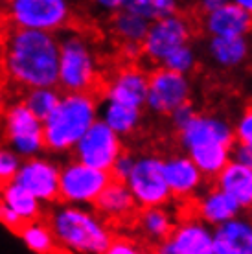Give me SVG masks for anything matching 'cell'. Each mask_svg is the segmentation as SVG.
<instances>
[{
	"mask_svg": "<svg viewBox=\"0 0 252 254\" xmlns=\"http://www.w3.org/2000/svg\"><path fill=\"white\" fill-rule=\"evenodd\" d=\"M61 45L52 33L13 28L6 39V72L13 81L32 89L59 85Z\"/></svg>",
	"mask_w": 252,
	"mask_h": 254,
	"instance_id": "cell-1",
	"label": "cell"
},
{
	"mask_svg": "<svg viewBox=\"0 0 252 254\" xmlns=\"http://www.w3.org/2000/svg\"><path fill=\"white\" fill-rule=\"evenodd\" d=\"M179 144L204 179L215 181L232 162L236 146L234 126L223 116L197 115L183 131H179Z\"/></svg>",
	"mask_w": 252,
	"mask_h": 254,
	"instance_id": "cell-2",
	"label": "cell"
},
{
	"mask_svg": "<svg viewBox=\"0 0 252 254\" xmlns=\"http://www.w3.org/2000/svg\"><path fill=\"white\" fill-rule=\"evenodd\" d=\"M41 221L50 229L61 247L76 254H103L114 240L101 217L76 206L52 210L50 217H43Z\"/></svg>",
	"mask_w": 252,
	"mask_h": 254,
	"instance_id": "cell-3",
	"label": "cell"
},
{
	"mask_svg": "<svg viewBox=\"0 0 252 254\" xmlns=\"http://www.w3.org/2000/svg\"><path fill=\"white\" fill-rule=\"evenodd\" d=\"M94 122V96L64 94L52 116L44 122V146L52 151L76 147Z\"/></svg>",
	"mask_w": 252,
	"mask_h": 254,
	"instance_id": "cell-4",
	"label": "cell"
},
{
	"mask_svg": "<svg viewBox=\"0 0 252 254\" xmlns=\"http://www.w3.org/2000/svg\"><path fill=\"white\" fill-rule=\"evenodd\" d=\"M103 81L96 70L94 58L88 46L79 37H72L61 45L59 85L57 89L66 94H98Z\"/></svg>",
	"mask_w": 252,
	"mask_h": 254,
	"instance_id": "cell-5",
	"label": "cell"
},
{
	"mask_svg": "<svg viewBox=\"0 0 252 254\" xmlns=\"http://www.w3.org/2000/svg\"><path fill=\"white\" fill-rule=\"evenodd\" d=\"M126 185L140 210L166 206L173 199L164 177V159L157 155L138 157Z\"/></svg>",
	"mask_w": 252,
	"mask_h": 254,
	"instance_id": "cell-6",
	"label": "cell"
},
{
	"mask_svg": "<svg viewBox=\"0 0 252 254\" xmlns=\"http://www.w3.org/2000/svg\"><path fill=\"white\" fill-rule=\"evenodd\" d=\"M122 138L103 120H96L76 146L77 162L109 173L114 162L122 157Z\"/></svg>",
	"mask_w": 252,
	"mask_h": 254,
	"instance_id": "cell-7",
	"label": "cell"
},
{
	"mask_svg": "<svg viewBox=\"0 0 252 254\" xmlns=\"http://www.w3.org/2000/svg\"><path fill=\"white\" fill-rule=\"evenodd\" d=\"M113 183L109 172H100L94 168L70 162L61 170L59 179V201L63 203H96V199Z\"/></svg>",
	"mask_w": 252,
	"mask_h": 254,
	"instance_id": "cell-8",
	"label": "cell"
},
{
	"mask_svg": "<svg viewBox=\"0 0 252 254\" xmlns=\"http://www.w3.org/2000/svg\"><path fill=\"white\" fill-rule=\"evenodd\" d=\"M189 39H191V24L181 13L157 20L149 26V32L142 43L144 58L157 66H162L164 59L170 54L189 45Z\"/></svg>",
	"mask_w": 252,
	"mask_h": 254,
	"instance_id": "cell-9",
	"label": "cell"
},
{
	"mask_svg": "<svg viewBox=\"0 0 252 254\" xmlns=\"http://www.w3.org/2000/svg\"><path fill=\"white\" fill-rule=\"evenodd\" d=\"M191 81L188 76L177 74L162 66L149 74V92L145 107L155 115L170 116L173 111L183 107L191 100Z\"/></svg>",
	"mask_w": 252,
	"mask_h": 254,
	"instance_id": "cell-10",
	"label": "cell"
},
{
	"mask_svg": "<svg viewBox=\"0 0 252 254\" xmlns=\"http://www.w3.org/2000/svg\"><path fill=\"white\" fill-rule=\"evenodd\" d=\"M9 17L17 28L50 33L68 22L70 7L64 0H15Z\"/></svg>",
	"mask_w": 252,
	"mask_h": 254,
	"instance_id": "cell-11",
	"label": "cell"
},
{
	"mask_svg": "<svg viewBox=\"0 0 252 254\" xmlns=\"http://www.w3.org/2000/svg\"><path fill=\"white\" fill-rule=\"evenodd\" d=\"M6 136L22 155H35L44 146V124L28 111L24 103H15L6 113Z\"/></svg>",
	"mask_w": 252,
	"mask_h": 254,
	"instance_id": "cell-12",
	"label": "cell"
},
{
	"mask_svg": "<svg viewBox=\"0 0 252 254\" xmlns=\"http://www.w3.org/2000/svg\"><path fill=\"white\" fill-rule=\"evenodd\" d=\"M164 177L171 197L181 201H188V199L195 201L204 190V183H206L201 170L184 153H173L168 159H164Z\"/></svg>",
	"mask_w": 252,
	"mask_h": 254,
	"instance_id": "cell-13",
	"label": "cell"
},
{
	"mask_svg": "<svg viewBox=\"0 0 252 254\" xmlns=\"http://www.w3.org/2000/svg\"><path fill=\"white\" fill-rule=\"evenodd\" d=\"M59 179L61 172L43 159H28L22 162L15 185L30 191L37 201L56 203L59 201Z\"/></svg>",
	"mask_w": 252,
	"mask_h": 254,
	"instance_id": "cell-14",
	"label": "cell"
},
{
	"mask_svg": "<svg viewBox=\"0 0 252 254\" xmlns=\"http://www.w3.org/2000/svg\"><path fill=\"white\" fill-rule=\"evenodd\" d=\"M147 92H149V74L138 66L120 68L111 77V81L105 83V96L109 98V102L140 111L147 103Z\"/></svg>",
	"mask_w": 252,
	"mask_h": 254,
	"instance_id": "cell-15",
	"label": "cell"
},
{
	"mask_svg": "<svg viewBox=\"0 0 252 254\" xmlns=\"http://www.w3.org/2000/svg\"><path fill=\"white\" fill-rule=\"evenodd\" d=\"M202 30L208 37H247L252 32V17L236 2H223L212 13L202 15Z\"/></svg>",
	"mask_w": 252,
	"mask_h": 254,
	"instance_id": "cell-16",
	"label": "cell"
},
{
	"mask_svg": "<svg viewBox=\"0 0 252 254\" xmlns=\"http://www.w3.org/2000/svg\"><path fill=\"white\" fill-rule=\"evenodd\" d=\"M170 242L177 254H208L214 249V229L195 216L177 221Z\"/></svg>",
	"mask_w": 252,
	"mask_h": 254,
	"instance_id": "cell-17",
	"label": "cell"
},
{
	"mask_svg": "<svg viewBox=\"0 0 252 254\" xmlns=\"http://www.w3.org/2000/svg\"><path fill=\"white\" fill-rule=\"evenodd\" d=\"M241 214L243 212L240 206L215 186L204 188L201 195L193 201V216L199 217L212 229H217L221 225L232 221Z\"/></svg>",
	"mask_w": 252,
	"mask_h": 254,
	"instance_id": "cell-18",
	"label": "cell"
},
{
	"mask_svg": "<svg viewBox=\"0 0 252 254\" xmlns=\"http://www.w3.org/2000/svg\"><path fill=\"white\" fill-rule=\"evenodd\" d=\"M214 186L227 193L241 212L252 210V170L232 160L230 164L217 175Z\"/></svg>",
	"mask_w": 252,
	"mask_h": 254,
	"instance_id": "cell-19",
	"label": "cell"
},
{
	"mask_svg": "<svg viewBox=\"0 0 252 254\" xmlns=\"http://www.w3.org/2000/svg\"><path fill=\"white\" fill-rule=\"evenodd\" d=\"M96 212L101 216V219L105 221H124L129 217L136 216L138 204L134 201L131 190L127 188L126 183H118L113 181L111 185L103 190L94 203Z\"/></svg>",
	"mask_w": 252,
	"mask_h": 254,
	"instance_id": "cell-20",
	"label": "cell"
},
{
	"mask_svg": "<svg viewBox=\"0 0 252 254\" xmlns=\"http://www.w3.org/2000/svg\"><path fill=\"white\" fill-rule=\"evenodd\" d=\"M214 247L221 254H252V216L241 214L214 229Z\"/></svg>",
	"mask_w": 252,
	"mask_h": 254,
	"instance_id": "cell-21",
	"label": "cell"
},
{
	"mask_svg": "<svg viewBox=\"0 0 252 254\" xmlns=\"http://www.w3.org/2000/svg\"><path fill=\"white\" fill-rule=\"evenodd\" d=\"M208 58L219 68L232 70L245 63L251 56V45L247 37H210L206 43Z\"/></svg>",
	"mask_w": 252,
	"mask_h": 254,
	"instance_id": "cell-22",
	"label": "cell"
},
{
	"mask_svg": "<svg viewBox=\"0 0 252 254\" xmlns=\"http://www.w3.org/2000/svg\"><path fill=\"white\" fill-rule=\"evenodd\" d=\"M175 216L166 206H155V208H142L136 216V227L140 234L153 245L170 240L175 230Z\"/></svg>",
	"mask_w": 252,
	"mask_h": 254,
	"instance_id": "cell-23",
	"label": "cell"
},
{
	"mask_svg": "<svg viewBox=\"0 0 252 254\" xmlns=\"http://www.w3.org/2000/svg\"><path fill=\"white\" fill-rule=\"evenodd\" d=\"M0 201L9 206V208L19 214L22 219H26L28 223L41 221L43 219V212H41V204L35 197L26 191L24 188H20L19 185H9L6 190L0 191Z\"/></svg>",
	"mask_w": 252,
	"mask_h": 254,
	"instance_id": "cell-24",
	"label": "cell"
},
{
	"mask_svg": "<svg viewBox=\"0 0 252 254\" xmlns=\"http://www.w3.org/2000/svg\"><path fill=\"white\" fill-rule=\"evenodd\" d=\"M149 26L151 24L147 20L140 19L138 15L126 11V9L114 13L113 20H111L113 33L118 39H122V43H138V45H142L147 32H149Z\"/></svg>",
	"mask_w": 252,
	"mask_h": 254,
	"instance_id": "cell-25",
	"label": "cell"
},
{
	"mask_svg": "<svg viewBox=\"0 0 252 254\" xmlns=\"http://www.w3.org/2000/svg\"><path fill=\"white\" fill-rule=\"evenodd\" d=\"M140 118H142V111L134 107H127L120 103L109 102L103 113V122L107 124L118 136H127L132 134L140 126Z\"/></svg>",
	"mask_w": 252,
	"mask_h": 254,
	"instance_id": "cell-26",
	"label": "cell"
},
{
	"mask_svg": "<svg viewBox=\"0 0 252 254\" xmlns=\"http://www.w3.org/2000/svg\"><path fill=\"white\" fill-rule=\"evenodd\" d=\"M122 9L138 15L149 24L157 20L168 19L179 13V4L173 0H126Z\"/></svg>",
	"mask_w": 252,
	"mask_h": 254,
	"instance_id": "cell-27",
	"label": "cell"
},
{
	"mask_svg": "<svg viewBox=\"0 0 252 254\" xmlns=\"http://www.w3.org/2000/svg\"><path fill=\"white\" fill-rule=\"evenodd\" d=\"M63 96L64 94L57 87H52V89H32L26 90V100L22 103L37 120H41L44 124L57 109L59 102L63 100Z\"/></svg>",
	"mask_w": 252,
	"mask_h": 254,
	"instance_id": "cell-28",
	"label": "cell"
},
{
	"mask_svg": "<svg viewBox=\"0 0 252 254\" xmlns=\"http://www.w3.org/2000/svg\"><path fill=\"white\" fill-rule=\"evenodd\" d=\"M195 66H197V52L191 45H186L183 48L175 50L162 63V68L177 72V74H183V76H188L189 72H193Z\"/></svg>",
	"mask_w": 252,
	"mask_h": 254,
	"instance_id": "cell-29",
	"label": "cell"
},
{
	"mask_svg": "<svg viewBox=\"0 0 252 254\" xmlns=\"http://www.w3.org/2000/svg\"><path fill=\"white\" fill-rule=\"evenodd\" d=\"M20 162L17 155L7 149H0V191L6 190L7 186L15 183V179L19 175Z\"/></svg>",
	"mask_w": 252,
	"mask_h": 254,
	"instance_id": "cell-30",
	"label": "cell"
},
{
	"mask_svg": "<svg viewBox=\"0 0 252 254\" xmlns=\"http://www.w3.org/2000/svg\"><path fill=\"white\" fill-rule=\"evenodd\" d=\"M236 144L252 147V107H247L234 124Z\"/></svg>",
	"mask_w": 252,
	"mask_h": 254,
	"instance_id": "cell-31",
	"label": "cell"
},
{
	"mask_svg": "<svg viewBox=\"0 0 252 254\" xmlns=\"http://www.w3.org/2000/svg\"><path fill=\"white\" fill-rule=\"evenodd\" d=\"M0 223H2L9 232H13V234H17V236L22 234V230L28 227V221L22 219L19 214H15V212H13L9 206H6L2 201H0Z\"/></svg>",
	"mask_w": 252,
	"mask_h": 254,
	"instance_id": "cell-32",
	"label": "cell"
},
{
	"mask_svg": "<svg viewBox=\"0 0 252 254\" xmlns=\"http://www.w3.org/2000/svg\"><path fill=\"white\" fill-rule=\"evenodd\" d=\"M136 164V159L132 157L131 153H122V157L116 162H114L113 170H111V175H113V181H118V183H127L129 175L132 173V168Z\"/></svg>",
	"mask_w": 252,
	"mask_h": 254,
	"instance_id": "cell-33",
	"label": "cell"
},
{
	"mask_svg": "<svg viewBox=\"0 0 252 254\" xmlns=\"http://www.w3.org/2000/svg\"><path fill=\"white\" fill-rule=\"evenodd\" d=\"M103 254H151L147 253L144 247H140L136 242H132L129 238H114L113 243Z\"/></svg>",
	"mask_w": 252,
	"mask_h": 254,
	"instance_id": "cell-34",
	"label": "cell"
},
{
	"mask_svg": "<svg viewBox=\"0 0 252 254\" xmlns=\"http://www.w3.org/2000/svg\"><path fill=\"white\" fill-rule=\"evenodd\" d=\"M197 115H199V113L195 111L193 103L189 102V103H186V105H183V107H179L177 111H173L170 115V122H171V126L177 129V133H179V131H183L184 127L188 126Z\"/></svg>",
	"mask_w": 252,
	"mask_h": 254,
	"instance_id": "cell-35",
	"label": "cell"
},
{
	"mask_svg": "<svg viewBox=\"0 0 252 254\" xmlns=\"http://www.w3.org/2000/svg\"><path fill=\"white\" fill-rule=\"evenodd\" d=\"M122 54L129 61H136V59L144 56V50H142V45H138V43H124L122 45Z\"/></svg>",
	"mask_w": 252,
	"mask_h": 254,
	"instance_id": "cell-36",
	"label": "cell"
},
{
	"mask_svg": "<svg viewBox=\"0 0 252 254\" xmlns=\"http://www.w3.org/2000/svg\"><path fill=\"white\" fill-rule=\"evenodd\" d=\"M151 254H177V251H175V247H173V243H171L170 240H166V242L155 245Z\"/></svg>",
	"mask_w": 252,
	"mask_h": 254,
	"instance_id": "cell-37",
	"label": "cell"
},
{
	"mask_svg": "<svg viewBox=\"0 0 252 254\" xmlns=\"http://www.w3.org/2000/svg\"><path fill=\"white\" fill-rule=\"evenodd\" d=\"M223 2H225V0H202L201 4H199V7H201L202 15H204V13H212V11H215L217 7L223 6Z\"/></svg>",
	"mask_w": 252,
	"mask_h": 254,
	"instance_id": "cell-38",
	"label": "cell"
},
{
	"mask_svg": "<svg viewBox=\"0 0 252 254\" xmlns=\"http://www.w3.org/2000/svg\"><path fill=\"white\" fill-rule=\"evenodd\" d=\"M238 4L252 17V0H238Z\"/></svg>",
	"mask_w": 252,
	"mask_h": 254,
	"instance_id": "cell-39",
	"label": "cell"
},
{
	"mask_svg": "<svg viewBox=\"0 0 252 254\" xmlns=\"http://www.w3.org/2000/svg\"><path fill=\"white\" fill-rule=\"evenodd\" d=\"M208 254H221V253H219V251H217V249H215V247H214V249H212V251H210V253H208Z\"/></svg>",
	"mask_w": 252,
	"mask_h": 254,
	"instance_id": "cell-40",
	"label": "cell"
}]
</instances>
